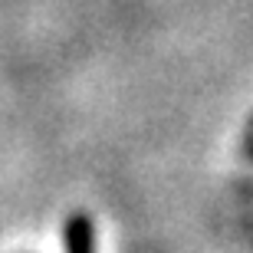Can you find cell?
Returning a JSON list of instances; mask_svg holds the SVG:
<instances>
[{
  "label": "cell",
  "instance_id": "6da1fadb",
  "mask_svg": "<svg viewBox=\"0 0 253 253\" xmlns=\"http://www.w3.org/2000/svg\"><path fill=\"white\" fill-rule=\"evenodd\" d=\"M63 253H95V224L89 214L76 211L63 220Z\"/></svg>",
  "mask_w": 253,
  "mask_h": 253
}]
</instances>
